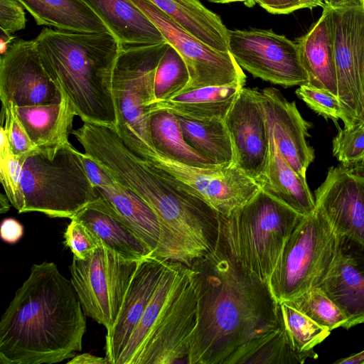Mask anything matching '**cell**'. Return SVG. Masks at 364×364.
<instances>
[{
    "label": "cell",
    "mask_w": 364,
    "mask_h": 364,
    "mask_svg": "<svg viewBox=\"0 0 364 364\" xmlns=\"http://www.w3.org/2000/svg\"><path fill=\"white\" fill-rule=\"evenodd\" d=\"M77 141L86 154L156 213L162 233L154 256L190 267L216 248L220 214L175 177L130 150L114 128L87 124Z\"/></svg>",
    "instance_id": "cell-1"
},
{
    "label": "cell",
    "mask_w": 364,
    "mask_h": 364,
    "mask_svg": "<svg viewBox=\"0 0 364 364\" xmlns=\"http://www.w3.org/2000/svg\"><path fill=\"white\" fill-rule=\"evenodd\" d=\"M189 268L197 323L188 364H223L242 346L280 327L268 284L218 245Z\"/></svg>",
    "instance_id": "cell-2"
},
{
    "label": "cell",
    "mask_w": 364,
    "mask_h": 364,
    "mask_svg": "<svg viewBox=\"0 0 364 364\" xmlns=\"http://www.w3.org/2000/svg\"><path fill=\"white\" fill-rule=\"evenodd\" d=\"M85 314L53 262L32 265L0 321L1 364H53L82 350Z\"/></svg>",
    "instance_id": "cell-3"
},
{
    "label": "cell",
    "mask_w": 364,
    "mask_h": 364,
    "mask_svg": "<svg viewBox=\"0 0 364 364\" xmlns=\"http://www.w3.org/2000/svg\"><path fill=\"white\" fill-rule=\"evenodd\" d=\"M42 64L82 122L115 129L112 75L121 45L109 32L43 28L35 38Z\"/></svg>",
    "instance_id": "cell-4"
},
{
    "label": "cell",
    "mask_w": 364,
    "mask_h": 364,
    "mask_svg": "<svg viewBox=\"0 0 364 364\" xmlns=\"http://www.w3.org/2000/svg\"><path fill=\"white\" fill-rule=\"evenodd\" d=\"M303 217L259 188L229 215H220L217 245L268 284L287 240Z\"/></svg>",
    "instance_id": "cell-5"
},
{
    "label": "cell",
    "mask_w": 364,
    "mask_h": 364,
    "mask_svg": "<svg viewBox=\"0 0 364 364\" xmlns=\"http://www.w3.org/2000/svg\"><path fill=\"white\" fill-rule=\"evenodd\" d=\"M21 188V213L38 212L49 218L72 219L100 198L82 153L70 142L54 157L38 151L24 158Z\"/></svg>",
    "instance_id": "cell-6"
},
{
    "label": "cell",
    "mask_w": 364,
    "mask_h": 364,
    "mask_svg": "<svg viewBox=\"0 0 364 364\" xmlns=\"http://www.w3.org/2000/svg\"><path fill=\"white\" fill-rule=\"evenodd\" d=\"M168 43L121 46L112 75L115 131L137 155L150 159L156 154L149 133V109L155 102L154 77Z\"/></svg>",
    "instance_id": "cell-7"
},
{
    "label": "cell",
    "mask_w": 364,
    "mask_h": 364,
    "mask_svg": "<svg viewBox=\"0 0 364 364\" xmlns=\"http://www.w3.org/2000/svg\"><path fill=\"white\" fill-rule=\"evenodd\" d=\"M336 235L317 209L304 216L287 240L268 285L277 303L319 287L331 265Z\"/></svg>",
    "instance_id": "cell-8"
},
{
    "label": "cell",
    "mask_w": 364,
    "mask_h": 364,
    "mask_svg": "<svg viewBox=\"0 0 364 364\" xmlns=\"http://www.w3.org/2000/svg\"><path fill=\"white\" fill-rule=\"evenodd\" d=\"M141 260L127 258L102 241L87 259L73 257L70 281L83 311L102 325L107 333L112 330L117 318Z\"/></svg>",
    "instance_id": "cell-9"
},
{
    "label": "cell",
    "mask_w": 364,
    "mask_h": 364,
    "mask_svg": "<svg viewBox=\"0 0 364 364\" xmlns=\"http://www.w3.org/2000/svg\"><path fill=\"white\" fill-rule=\"evenodd\" d=\"M228 50L255 77L284 87L308 82L297 43L272 29H228Z\"/></svg>",
    "instance_id": "cell-10"
},
{
    "label": "cell",
    "mask_w": 364,
    "mask_h": 364,
    "mask_svg": "<svg viewBox=\"0 0 364 364\" xmlns=\"http://www.w3.org/2000/svg\"><path fill=\"white\" fill-rule=\"evenodd\" d=\"M130 1L151 21L186 63L190 80L182 91L233 83L245 85L246 75L229 51H218L206 45L149 0Z\"/></svg>",
    "instance_id": "cell-11"
},
{
    "label": "cell",
    "mask_w": 364,
    "mask_h": 364,
    "mask_svg": "<svg viewBox=\"0 0 364 364\" xmlns=\"http://www.w3.org/2000/svg\"><path fill=\"white\" fill-rule=\"evenodd\" d=\"M331 12L337 97L344 113V127L348 128L363 121L364 0L331 7Z\"/></svg>",
    "instance_id": "cell-12"
},
{
    "label": "cell",
    "mask_w": 364,
    "mask_h": 364,
    "mask_svg": "<svg viewBox=\"0 0 364 364\" xmlns=\"http://www.w3.org/2000/svg\"><path fill=\"white\" fill-rule=\"evenodd\" d=\"M178 180L220 215H228L250 200L259 186L236 166L200 168L183 164L156 152L146 159Z\"/></svg>",
    "instance_id": "cell-13"
},
{
    "label": "cell",
    "mask_w": 364,
    "mask_h": 364,
    "mask_svg": "<svg viewBox=\"0 0 364 364\" xmlns=\"http://www.w3.org/2000/svg\"><path fill=\"white\" fill-rule=\"evenodd\" d=\"M196 323L197 299L189 268L182 287L132 364L187 363Z\"/></svg>",
    "instance_id": "cell-14"
},
{
    "label": "cell",
    "mask_w": 364,
    "mask_h": 364,
    "mask_svg": "<svg viewBox=\"0 0 364 364\" xmlns=\"http://www.w3.org/2000/svg\"><path fill=\"white\" fill-rule=\"evenodd\" d=\"M61 92L46 71L35 39L14 42L0 59L1 106L45 105L61 99Z\"/></svg>",
    "instance_id": "cell-15"
},
{
    "label": "cell",
    "mask_w": 364,
    "mask_h": 364,
    "mask_svg": "<svg viewBox=\"0 0 364 364\" xmlns=\"http://www.w3.org/2000/svg\"><path fill=\"white\" fill-rule=\"evenodd\" d=\"M314 198L336 235L364 244V164L328 168Z\"/></svg>",
    "instance_id": "cell-16"
},
{
    "label": "cell",
    "mask_w": 364,
    "mask_h": 364,
    "mask_svg": "<svg viewBox=\"0 0 364 364\" xmlns=\"http://www.w3.org/2000/svg\"><path fill=\"white\" fill-rule=\"evenodd\" d=\"M234 153V165L256 180L263 173L269 154L267 125L259 90L242 87L224 118Z\"/></svg>",
    "instance_id": "cell-17"
},
{
    "label": "cell",
    "mask_w": 364,
    "mask_h": 364,
    "mask_svg": "<svg viewBox=\"0 0 364 364\" xmlns=\"http://www.w3.org/2000/svg\"><path fill=\"white\" fill-rule=\"evenodd\" d=\"M318 288L346 316L344 328L364 323V244L336 235L334 257Z\"/></svg>",
    "instance_id": "cell-18"
},
{
    "label": "cell",
    "mask_w": 364,
    "mask_h": 364,
    "mask_svg": "<svg viewBox=\"0 0 364 364\" xmlns=\"http://www.w3.org/2000/svg\"><path fill=\"white\" fill-rule=\"evenodd\" d=\"M259 99L265 117L268 131L290 166L306 178V171L315 154L306 138L312 124L305 120L294 101H288L274 87L259 91Z\"/></svg>",
    "instance_id": "cell-19"
},
{
    "label": "cell",
    "mask_w": 364,
    "mask_h": 364,
    "mask_svg": "<svg viewBox=\"0 0 364 364\" xmlns=\"http://www.w3.org/2000/svg\"><path fill=\"white\" fill-rule=\"evenodd\" d=\"M82 159L99 195L136 233L154 256L162 233L161 224L156 213L142 198L116 181L85 152Z\"/></svg>",
    "instance_id": "cell-20"
},
{
    "label": "cell",
    "mask_w": 364,
    "mask_h": 364,
    "mask_svg": "<svg viewBox=\"0 0 364 364\" xmlns=\"http://www.w3.org/2000/svg\"><path fill=\"white\" fill-rule=\"evenodd\" d=\"M168 260L149 255L142 259L129 283L117 318L105 336V357L117 361L140 321Z\"/></svg>",
    "instance_id": "cell-21"
},
{
    "label": "cell",
    "mask_w": 364,
    "mask_h": 364,
    "mask_svg": "<svg viewBox=\"0 0 364 364\" xmlns=\"http://www.w3.org/2000/svg\"><path fill=\"white\" fill-rule=\"evenodd\" d=\"M59 101L33 106H14L16 114L39 151L54 157L57 151L70 142L76 113L67 97Z\"/></svg>",
    "instance_id": "cell-22"
},
{
    "label": "cell",
    "mask_w": 364,
    "mask_h": 364,
    "mask_svg": "<svg viewBox=\"0 0 364 364\" xmlns=\"http://www.w3.org/2000/svg\"><path fill=\"white\" fill-rule=\"evenodd\" d=\"M296 43L302 65L308 75L306 85L328 91L337 97L330 6H323V12L319 19Z\"/></svg>",
    "instance_id": "cell-23"
},
{
    "label": "cell",
    "mask_w": 364,
    "mask_h": 364,
    "mask_svg": "<svg viewBox=\"0 0 364 364\" xmlns=\"http://www.w3.org/2000/svg\"><path fill=\"white\" fill-rule=\"evenodd\" d=\"M269 136L267 164L263 173L256 180L257 183L260 189L302 216L311 214L316 206L306 178L290 166L269 132Z\"/></svg>",
    "instance_id": "cell-24"
},
{
    "label": "cell",
    "mask_w": 364,
    "mask_h": 364,
    "mask_svg": "<svg viewBox=\"0 0 364 364\" xmlns=\"http://www.w3.org/2000/svg\"><path fill=\"white\" fill-rule=\"evenodd\" d=\"M75 217L105 245L121 255L138 260L152 255L143 240L100 196Z\"/></svg>",
    "instance_id": "cell-25"
},
{
    "label": "cell",
    "mask_w": 364,
    "mask_h": 364,
    "mask_svg": "<svg viewBox=\"0 0 364 364\" xmlns=\"http://www.w3.org/2000/svg\"><path fill=\"white\" fill-rule=\"evenodd\" d=\"M82 1L104 22L121 46L166 41L157 27L130 0Z\"/></svg>",
    "instance_id": "cell-26"
},
{
    "label": "cell",
    "mask_w": 364,
    "mask_h": 364,
    "mask_svg": "<svg viewBox=\"0 0 364 364\" xmlns=\"http://www.w3.org/2000/svg\"><path fill=\"white\" fill-rule=\"evenodd\" d=\"M188 270V267L178 262H167L156 289L116 364H132L159 320L182 287Z\"/></svg>",
    "instance_id": "cell-27"
},
{
    "label": "cell",
    "mask_w": 364,
    "mask_h": 364,
    "mask_svg": "<svg viewBox=\"0 0 364 364\" xmlns=\"http://www.w3.org/2000/svg\"><path fill=\"white\" fill-rule=\"evenodd\" d=\"M17 1L31 14L38 25L73 33H111L82 0Z\"/></svg>",
    "instance_id": "cell-28"
},
{
    "label": "cell",
    "mask_w": 364,
    "mask_h": 364,
    "mask_svg": "<svg viewBox=\"0 0 364 364\" xmlns=\"http://www.w3.org/2000/svg\"><path fill=\"white\" fill-rule=\"evenodd\" d=\"M181 27L212 48L228 52V29L199 0H149Z\"/></svg>",
    "instance_id": "cell-29"
},
{
    "label": "cell",
    "mask_w": 364,
    "mask_h": 364,
    "mask_svg": "<svg viewBox=\"0 0 364 364\" xmlns=\"http://www.w3.org/2000/svg\"><path fill=\"white\" fill-rule=\"evenodd\" d=\"M243 87L233 83L184 90L168 100L153 103L149 113L156 109H166L193 119H224Z\"/></svg>",
    "instance_id": "cell-30"
},
{
    "label": "cell",
    "mask_w": 364,
    "mask_h": 364,
    "mask_svg": "<svg viewBox=\"0 0 364 364\" xmlns=\"http://www.w3.org/2000/svg\"><path fill=\"white\" fill-rule=\"evenodd\" d=\"M149 133L155 151L171 160L200 168L216 165L185 141L176 114L166 109L151 110L149 114Z\"/></svg>",
    "instance_id": "cell-31"
},
{
    "label": "cell",
    "mask_w": 364,
    "mask_h": 364,
    "mask_svg": "<svg viewBox=\"0 0 364 364\" xmlns=\"http://www.w3.org/2000/svg\"><path fill=\"white\" fill-rule=\"evenodd\" d=\"M317 358L314 349L295 350L280 326L242 346L223 364H302Z\"/></svg>",
    "instance_id": "cell-32"
},
{
    "label": "cell",
    "mask_w": 364,
    "mask_h": 364,
    "mask_svg": "<svg viewBox=\"0 0 364 364\" xmlns=\"http://www.w3.org/2000/svg\"><path fill=\"white\" fill-rule=\"evenodd\" d=\"M174 114L188 144L216 165H234L232 145L224 119H198Z\"/></svg>",
    "instance_id": "cell-33"
},
{
    "label": "cell",
    "mask_w": 364,
    "mask_h": 364,
    "mask_svg": "<svg viewBox=\"0 0 364 364\" xmlns=\"http://www.w3.org/2000/svg\"><path fill=\"white\" fill-rule=\"evenodd\" d=\"M280 326L292 347L306 352L323 342L331 333L323 327L286 302L278 303Z\"/></svg>",
    "instance_id": "cell-34"
},
{
    "label": "cell",
    "mask_w": 364,
    "mask_h": 364,
    "mask_svg": "<svg viewBox=\"0 0 364 364\" xmlns=\"http://www.w3.org/2000/svg\"><path fill=\"white\" fill-rule=\"evenodd\" d=\"M189 80L186 63L176 50L168 44L155 73V102L171 99L187 86Z\"/></svg>",
    "instance_id": "cell-35"
},
{
    "label": "cell",
    "mask_w": 364,
    "mask_h": 364,
    "mask_svg": "<svg viewBox=\"0 0 364 364\" xmlns=\"http://www.w3.org/2000/svg\"><path fill=\"white\" fill-rule=\"evenodd\" d=\"M285 302L331 331L338 327L343 328L346 323L341 310L318 287Z\"/></svg>",
    "instance_id": "cell-36"
},
{
    "label": "cell",
    "mask_w": 364,
    "mask_h": 364,
    "mask_svg": "<svg viewBox=\"0 0 364 364\" xmlns=\"http://www.w3.org/2000/svg\"><path fill=\"white\" fill-rule=\"evenodd\" d=\"M0 181L11 205L21 213L23 207L21 178L23 159L11 151L6 136L0 129Z\"/></svg>",
    "instance_id": "cell-37"
},
{
    "label": "cell",
    "mask_w": 364,
    "mask_h": 364,
    "mask_svg": "<svg viewBox=\"0 0 364 364\" xmlns=\"http://www.w3.org/2000/svg\"><path fill=\"white\" fill-rule=\"evenodd\" d=\"M332 152L342 165L364 164V122L339 128L332 141Z\"/></svg>",
    "instance_id": "cell-38"
},
{
    "label": "cell",
    "mask_w": 364,
    "mask_h": 364,
    "mask_svg": "<svg viewBox=\"0 0 364 364\" xmlns=\"http://www.w3.org/2000/svg\"><path fill=\"white\" fill-rule=\"evenodd\" d=\"M1 129L4 132L14 154L24 159L39 151L18 119L13 103L1 106Z\"/></svg>",
    "instance_id": "cell-39"
},
{
    "label": "cell",
    "mask_w": 364,
    "mask_h": 364,
    "mask_svg": "<svg viewBox=\"0 0 364 364\" xmlns=\"http://www.w3.org/2000/svg\"><path fill=\"white\" fill-rule=\"evenodd\" d=\"M297 97L309 107L325 119L344 122V113L338 97L332 93L306 84L295 91Z\"/></svg>",
    "instance_id": "cell-40"
},
{
    "label": "cell",
    "mask_w": 364,
    "mask_h": 364,
    "mask_svg": "<svg viewBox=\"0 0 364 364\" xmlns=\"http://www.w3.org/2000/svg\"><path fill=\"white\" fill-rule=\"evenodd\" d=\"M65 244L73 253V257L85 260L97 249L100 240L76 217L70 219L63 235Z\"/></svg>",
    "instance_id": "cell-41"
},
{
    "label": "cell",
    "mask_w": 364,
    "mask_h": 364,
    "mask_svg": "<svg viewBox=\"0 0 364 364\" xmlns=\"http://www.w3.org/2000/svg\"><path fill=\"white\" fill-rule=\"evenodd\" d=\"M17 0H0V28L11 35L26 27L25 12Z\"/></svg>",
    "instance_id": "cell-42"
},
{
    "label": "cell",
    "mask_w": 364,
    "mask_h": 364,
    "mask_svg": "<svg viewBox=\"0 0 364 364\" xmlns=\"http://www.w3.org/2000/svg\"><path fill=\"white\" fill-rule=\"evenodd\" d=\"M257 3L273 14H288L301 9L299 0H257Z\"/></svg>",
    "instance_id": "cell-43"
},
{
    "label": "cell",
    "mask_w": 364,
    "mask_h": 364,
    "mask_svg": "<svg viewBox=\"0 0 364 364\" xmlns=\"http://www.w3.org/2000/svg\"><path fill=\"white\" fill-rule=\"evenodd\" d=\"M23 233V226L16 219L9 218L2 220L0 227V236L4 242L15 244L21 239Z\"/></svg>",
    "instance_id": "cell-44"
},
{
    "label": "cell",
    "mask_w": 364,
    "mask_h": 364,
    "mask_svg": "<svg viewBox=\"0 0 364 364\" xmlns=\"http://www.w3.org/2000/svg\"><path fill=\"white\" fill-rule=\"evenodd\" d=\"M68 364H109L108 359L105 357H99L89 353L78 354L69 360Z\"/></svg>",
    "instance_id": "cell-45"
},
{
    "label": "cell",
    "mask_w": 364,
    "mask_h": 364,
    "mask_svg": "<svg viewBox=\"0 0 364 364\" xmlns=\"http://www.w3.org/2000/svg\"><path fill=\"white\" fill-rule=\"evenodd\" d=\"M363 0H323L324 5L331 8H338L356 4L362 2Z\"/></svg>",
    "instance_id": "cell-46"
},
{
    "label": "cell",
    "mask_w": 364,
    "mask_h": 364,
    "mask_svg": "<svg viewBox=\"0 0 364 364\" xmlns=\"http://www.w3.org/2000/svg\"><path fill=\"white\" fill-rule=\"evenodd\" d=\"M12 39H14V37L11 35H8L7 33L1 30L0 51L1 55L5 53L8 50L10 46H9V44Z\"/></svg>",
    "instance_id": "cell-47"
},
{
    "label": "cell",
    "mask_w": 364,
    "mask_h": 364,
    "mask_svg": "<svg viewBox=\"0 0 364 364\" xmlns=\"http://www.w3.org/2000/svg\"><path fill=\"white\" fill-rule=\"evenodd\" d=\"M301 9L307 8L312 9L316 6H322L324 5L323 0H299Z\"/></svg>",
    "instance_id": "cell-48"
},
{
    "label": "cell",
    "mask_w": 364,
    "mask_h": 364,
    "mask_svg": "<svg viewBox=\"0 0 364 364\" xmlns=\"http://www.w3.org/2000/svg\"><path fill=\"white\" fill-rule=\"evenodd\" d=\"M4 196L3 194H1V213H6L9 210V203L11 204L10 201L9 200L8 198L6 197V196H5V197H4Z\"/></svg>",
    "instance_id": "cell-49"
},
{
    "label": "cell",
    "mask_w": 364,
    "mask_h": 364,
    "mask_svg": "<svg viewBox=\"0 0 364 364\" xmlns=\"http://www.w3.org/2000/svg\"><path fill=\"white\" fill-rule=\"evenodd\" d=\"M208 1L217 4H228L232 2H243L245 3L246 0H207Z\"/></svg>",
    "instance_id": "cell-50"
},
{
    "label": "cell",
    "mask_w": 364,
    "mask_h": 364,
    "mask_svg": "<svg viewBox=\"0 0 364 364\" xmlns=\"http://www.w3.org/2000/svg\"><path fill=\"white\" fill-rule=\"evenodd\" d=\"M362 95H363V121L364 122V68L362 75Z\"/></svg>",
    "instance_id": "cell-51"
},
{
    "label": "cell",
    "mask_w": 364,
    "mask_h": 364,
    "mask_svg": "<svg viewBox=\"0 0 364 364\" xmlns=\"http://www.w3.org/2000/svg\"><path fill=\"white\" fill-rule=\"evenodd\" d=\"M257 4L256 0H246L245 5L249 8L253 7Z\"/></svg>",
    "instance_id": "cell-52"
}]
</instances>
